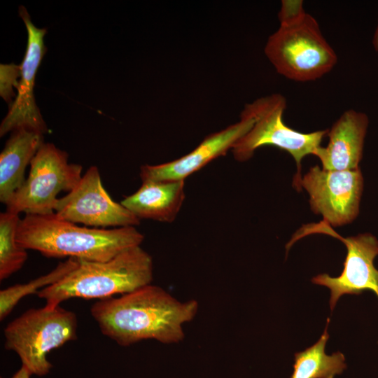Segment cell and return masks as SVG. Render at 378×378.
I'll return each mask as SVG.
<instances>
[{
	"mask_svg": "<svg viewBox=\"0 0 378 378\" xmlns=\"http://www.w3.org/2000/svg\"><path fill=\"white\" fill-rule=\"evenodd\" d=\"M19 214L6 210L0 214V280L22 268L27 259V249L18 242Z\"/></svg>",
	"mask_w": 378,
	"mask_h": 378,
	"instance_id": "cell-18",
	"label": "cell"
},
{
	"mask_svg": "<svg viewBox=\"0 0 378 378\" xmlns=\"http://www.w3.org/2000/svg\"><path fill=\"white\" fill-rule=\"evenodd\" d=\"M153 274L152 257L136 246L105 262L80 260L76 268L37 295L50 308L73 298L102 300L150 284Z\"/></svg>",
	"mask_w": 378,
	"mask_h": 378,
	"instance_id": "cell-3",
	"label": "cell"
},
{
	"mask_svg": "<svg viewBox=\"0 0 378 378\" xmlns=\"http://www.w3.org/2000/svg\"><path fill=\"white\" fill-rule=\"evenodd\" d=\"M83 167L69 163L68 154L44 143L30 162L27 178L6 204L19 214L46 215L55 211L61 191L70 192L82 177Z\"/></svg>",
	"mask_w": 378,
	"mask_h": 378,
	"instance_id": "cell-7",
	"label": "cell"
},
{
	"mask_svg": "<svg viewBox=\"0 0 378 378\" xmlns=\"http://www.w3.org/2000/svg\"><path fill=\"white\" fill-rule=\"evenodd\" d=\"M373 43L374 48L378 51V25L374 35Z\"/></svg>",
	"mask_w": 378,
	"mask_h": 378,
	"instance_id": "cell-21",
	"label": "cell"
},
{
	"mask_svg": "<svg viewBox=\"0 0 378 378\" xmlns=\"http://www.w3.org/2000/svg\"><path fill=\"white\" fill-rule=\"evenodd\" d=\"M286 108V99L279 93L262 97L246 104L241 113L252 117L254 122L231 150L235 160L239 162L249 160L255 150L263 146H274L287 151L297 164L293 186L299 190L302 179L301 162L308 155H316L328 130L303 133L293 130L286 125L282 119Z\"/></svg>",
	"mask_w": 378,
	"mask_h": 378,
	"instance_id": "cell-5",
	"label": "cell"
},
{
	"mask_svg": "<svg viewBox=\"0 0 378 378\" xmlns=\"http://www.w3.org/2000/svg\"><path fill=\"white\" fill-rule=\"evenodd\" d=\"M327 318L325 330L319 340L310 347L295 353L293 371L290 378H334L346 368L344 355L340 352L326 354V344L329 339Z\"/></svg>",
	"mask_w": 378,
	"mask_h": 378,
	"instance_id": "cell-16",
	"label": "cell"
},
{
	"mask_svg": "<svg viewBox=\"0 0 378 378\" xmlns=\"http://www.w3.org/2000/svg\"><path fill=\"white\" fill-rule=\"evenodd\" d=\"M16 239L25 249L37 251L48 258L105 262L126 249L140 246L144 236L134 226L81 227L53 213L26 214L20 220Z\"/></svg>",
	"mask_w": 378,
	"mask_h": 378,
	"instance_id": "cell-2",
	"label": "cell"
},
{
	"mask_svg": "<svg viewBox=\"0 0 378 378\" xmlns=\"http://www.w3.org/2000/svg\"><path fill=\"white\" fill-rule=\"evenodd\" d=\"M312 234H325L335 237L345 244L347 250L344 269L339 276L332 277L325 273L312 279L314 284L329 288L331 311L339 298L345 294L360 295L368 290L378 298V270L374 265V260L378 255V240L374 235L363 233L343 237L322 220L304 225L286 244V250L288 251L296 241Z\"/></svg>",
	"mask_w": 378,
	"mask_h": 378,
	"instance_id": "cell-8",
	"label": "cell"
},
{
	"mask_svg": "<svg viewBox=\"0 0 378 378\" xmlns=\"http://www.w3.org/2000/svg\"><path fill=\"white\" fill-rule=\"evenodd\" d=\"M77 327L76 314L59 305L29 309L5 328V348L15 351L31 374L45 376L52 368L48 354L76 340Z\"/></svg>",
	"mask_w": 378,
	"mask_h": 378,
	"instance_id": "cell-6",
	"label": "cell"
},
{
	"mask_svg": "<svg viewBox=\"0 0 378 378\" xmlns=\"http://www.w3.org/2000/svg\"><path fill=\"white\" fill-rule=\"evenodd\" d=\"M265 54L279 74L297 82L318 79L337 62L318 23L305 11L280 22L267 41Z\"/></svg>",
	"mask_w": 378,
	"mask_h": 378,
	"instance_id": "cell-4",
	"label": "cell"
},
{
	"mask_svg": "<svg viewBox=\"0 0 378 378\" xmlns=\"http://www.w3.org/2000/svg\"><path fill=\"white\" fill-rule=\"evenodd\" d=\"M31 375L32 374L28 370V369L22 365V367L12 376L11 378H30Z\"/></svg>",
	"mask_w": 378,
	"mask_h": 378,
	"instance_id": "cell-20",
	"label": "cell"
},
{
	"mask_svg": "<svg viewBox=\"0 0 378 378\" xmlns=\"http://www.w3.org/2000/svg\"><path fill=\"white\" fill-rule=\"evenodd\" d=\"M54 213L63 220L94 227H134L140 223V219L110 197L96 166L90 167L76 187L58 199Z\"/></svg>",
	"mask_w": 378,
	"mask_h": 378,
	"instance_id": "cell-10",
	"label": "cell"
},
{
	"mask_svg": "<svg viewBox=\"0 0 378 378\" xmlns=\"http://www.w3.org/2000/svg\"><path fill=\"white\" fill-rule=\"evenodd\" d=\"M184 181H144L139 190L120 202L139 219L172 223L185 200Z\"/></svg>",
	"mask_w": 378,
	"mask_h": 378,
	"instance_id": "cell-14",
	"label": "cell"
},
{
	"mask_svg": "<svg viewBox=\"0 0 378 378\" xmlns=\"http://www.w3.org/2000/svg\"><path fill=\"white\" fill-rule=\"evenodd\" d=\"M253 122L252 117L241 113L239 121L208 135L195 148L181 158L160 164L141 166L142 181H185L188 176L232 149Z\"/></svg>",
	"mask_w": 378,
	"mask_h": 378,
	"instance_id": "cell-12",
	"label": "cell"
},
{
	"mask_svg": "<svg viewBox=\"0 0 378 378\" xmlns=\"http://www.w3.org/2000/svg\"><path fill=\"white\" fill-rule=\"evenodd\" d=\"M369 119L354 109L345 111L328 130L326 147H321L316 156L327 171H345L358 168Z\"/></svg>",
	"mask_w": 378,
	"mask_h": 378,
	"instance_id": "cell-13",
	"label": "cell"
},
{
	"mask_svg": "<svg viewBox=\"0 0 378 378\" xmlns=\"http://www.w3.org/2000/svg\"><path fill=\"white\" fill-rule=\"evenodd\" d=\"M19 15L27 28V46L20 64L21 76L17 88L18 94L0 125V136L21 128L43 134L48 130L34 94L36 75L47 51L43 41L47 31L35 27L25 7L20 6Z\"/></svg>",
	"mask_w": 378,
	"mask_h": 378,
	"instance_id": "cell-11",
	"label": "cell"
},
{
	"mask_svg": "<svg viewBox=\"0 0 378 378\" xmlns=\"http://www.w3.org/2000/svg\"><path fill=\"white\" fill-rule=\"evenodd\" d=\"M21 76V66L15 64L0 65V94L8 103V108L13 104V97H16L13 87L17 89L18 78Z\"/></svg>",
	"mask_w": 378,
	"mask_h": 378,
	"instance_id": "cell-19",
	"label": "cell"
},
{
	"mask_svg": "<svg viewBox=\"0 0 378 378\" xmlns=\"http://www.w3.org/2000/svg\"><path fill=\"white\" fill-rule=\"evenodd\" d=\"M198 309L197 300L179 301L150 284L118 298L99 300L90 313L104 335L128 346L146 340L181 342L183 325L195 317Z\"/></svg>",
	"mask_w": 378,
	"mask_h": 378,
	"instance_id": "cell-1",
	"label": "cell"
},
{
	"mask_svg": "<svg viewBox=\"0 0 378 378\" xmlns=\"http://www.w3.org/2000/svg\"><path fill=\"white\" fill-rule=\"evenodd\" d=\"M309 195L312 211L321 214L323 222L338 227L351 223L358 215L363 178L360 168L327 171L318 165L303 176L300 188Z\"/></svg>",
	"mask_w": 378,
	"mask_h": 378,
	"instance_id": "cell-9",
	"label": "cell"
},
{
	"mask_svg": "<svg viewBox=\"0 0 378 378\" xmlns=\"http://www.w3.org/2000/svg\"><path fill=\"white\" fill-rule=\"evenodd\" d=\"M44 144L43 134L21 128L12 132L0 154V201L6 204L25 181L24 172Z\"/></svg>",
	"mask_w": 378,
	"mask_h": 378,
	"instance_id": "cell-15",
	"label": "cell"
},
{
	"mask_svg": "<svg viewBox=\"0 0 378 378\" xmlns=\"http://www.w3.org/2000/svg\"><path fill=\"white\" fill-rule=\"evenodd\" d=\"M80 260L69 258L62 262L49 273L33 279L26 284H15L0 291V319L1 321L10 314L16 304L23 298L36 293L64 278L76 268Z\"/></svg>",
	"mask_w": 378,
	"mask_h": 378,
	"instance_id": "cell-17",
	"label": "cell"
}]
</instances>
